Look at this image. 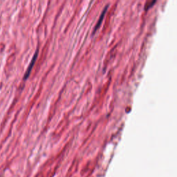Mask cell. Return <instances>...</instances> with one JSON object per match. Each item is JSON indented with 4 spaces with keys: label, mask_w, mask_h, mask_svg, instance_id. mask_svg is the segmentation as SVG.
I'll use <instances>...</instances> for the list:
<instances>
[{
    "label": "cell",
    "mask_w": 177,
    "mask_h": 177,
    "mask_svg": "<svg viewBox=\"0 0 177 177\" xmlns=\"http://www.w3.org/2000/svg\"><path fill=\"white\" fill-rule=\"evenodd\" d=\"M38 51H36V53H35V55H33V57L32 60H31V63H30L29 66V67H28L27 71H26V73H25V75H24V80H26V79H27V78L29 77L30 73H31V70H32L33 67V66H34L35 63H36V61L37 57H38Z\"/></svg>",
    "instance_id": "obj_1"
},
{
    "label": "cell",
    "mask_w": 177,
    "mask_h": 177,
    "mask_svg": "<svg viewBox=\"0 0 177 177\" xmlns=\"http://www.w3.org/2000/svg\"><path fill=\"white\" fill-rule=\"evenodd\" d=\"M107 8H108V6H106V8H104V10H103V11L102 12L101 15H100V17L99 20L98 21V23H97V24H96V27H95V30H94V32H95L96 30L98 29V28H99V26L101 24V22H102V21H103V18H104V15H105V13H106L107 10Z\"/></svg>",
    "instance_id": "obj_2"
}]
</instances>
